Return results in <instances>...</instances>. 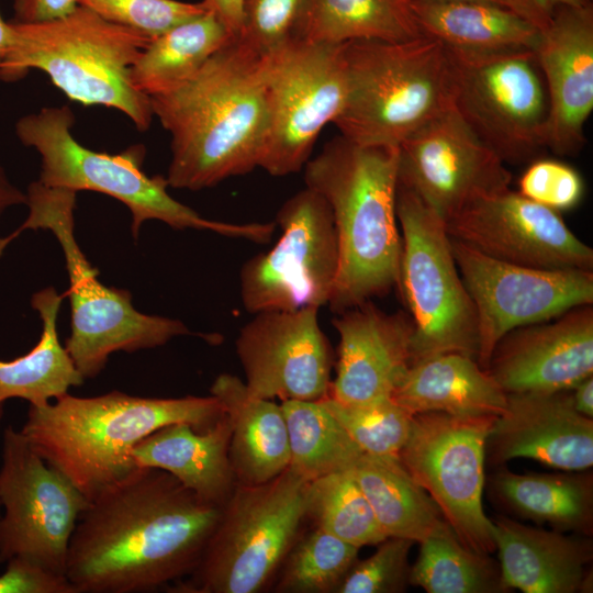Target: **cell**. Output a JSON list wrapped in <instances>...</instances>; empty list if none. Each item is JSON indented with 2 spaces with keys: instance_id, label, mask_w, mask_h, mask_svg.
Instances as JSON below:
<instances>
[{
  "instance_id": "obj_38",
  "label": "cell",
  "mask_w": 593,
  "mask_h": 593,
  "mask_svg": "<svg viewBox=\"0 0 593 593\" xmlns=\"http://www.w3.org/2000/svg\"><path fill=\"white\" fill-rule=\"evenodd\" d=\"M320 401L363 454L399 459L411 430L413 415L392 399L347 404L327 395Z\"/></svg>"
},
{
  "instance_id": "obj_23",
  "label": "cell",
  "mask_w": 593,
  "mask_h": 593,
  "mask_svg": "<svg viewBox=\"0 0 593 593\" xmlns=\"http://www.w3.org/2000/svg\"><path fill=\"white\" fill-rule=\"evenodd\" d=\"M339 336L329 396L347 404L392 399L412 362L414 325L405 313H385L370 301L333 321Z\"/></svg>"
},
{
  "instance_id": "obj_17",
  "label": "cell",
  "mask_w": 593,
  "mask_h": 593,
  "mask_svg": "<svg viewBox=\"0 0 593 593\" xmlns=\"http://www.w3.org/2000/svg\"><path fill=\"white\" fill-rule=\"evenodd\" d=\"M511 181L502 158L454 107L399 145L398 183L445 223L470 202L508 189Z\"/></svg>"
},
{
  "instance_id": "obj_21",
  "label": "cell",
  "mask_w": 593,
  "mask_h": 593,
  "mask_svg": "<svg viewBox=\"0 0 593 593\" xmlns=\"http://www.w3.org/2000/svg\"><path fill=\"white\" fill-rule=\"evenodd\" d=\"M485 450L496 466L529 458L566 471L585 470L593 465V421L575 410L570 390L506 394Z\"/></svg>"
},
{
  "instance_id": "obj_52",
  "label": "cell",
  "mask_w": 593,
  "mask_h": 593,
  "mask_svg": "<svg viewBox=\"0 0 593 593\" xmlns=\"http://www.w3.org/2000/svg\"><path fill=\"white\" fill-rule=\"evenodd\" d=\"M0 516H1V503H0Z\"/></svg>"
},
{
  "instance_id": "obj_28",
  "label": "cell",
  "mask_w": 593,
  "mask_h": 593,
  "mask_svg": "<svg viewBox=\"0 0 593 593\" xmlns=\"http://www.w3.org/2000/svg\"><path fill=\"white\" fill-rule=\"evenodd\" d=\"M422 33L446 48L535 51L540 30L508 8L482 1L410 0Z\"/></svg>"
},
{
  "instance_id": "obj_3",
  "label": "cell",
  "mask_w": 593,
  "mask_h": 593,
  "mask_svg": "<svg viewBox=\"0 0 593 593\" xmlns=\"http://www.w3.org/2000/svg\"><path fill=\"white\" fill-rule=\"evenodd\" d=\"M223 415L212 394L145 398L112 391L79 398L67 393L53 403L30 405L21 432L44 460L92 501L139 468L132 450L149 434L175 423L205 430Z\"/></svg>"
},
{
  "instance_id": "obj_50",
  "label": "cell",
  "mask_w": 593,
  "mask_h": 593,
  "mask_svg": "<svg viewBox=\"0 0 593 593\" xmlns=\"http://www.w3.org/2000/svg\"><path fill=\"white\" fill-rule=\"evenodd\" d=\"M463 1H482L499 4L508 8L513 11V0H463Z\"/></svg>"
},
{
  "instance_id": "obj_7",
  "label": "cell",
  "mask_w": 593,
  "mask_h": 593,
  "mask_svg": "<svg viewBox=\"0 0 593 593\" xmlns=\"http://www.w3.org/2000/svg\"><path fill=\"white\" fill-rule=\"evenodd\" d=\"M29 214L10 235L0 238V257L7 246L26 230H48L65 257L70 301V336L65 348L85 379L97 377L115 351L133 353L165 345L190 331L178 320L138 312L127 290L107 287L98 279L75 236L77 192L53 188L38 180L26 190Z\"/></svg>"
},
{
  "instance_id": "obj_36",
  "label": "cell",
  "mask_w": 593,
  "mask_h": 593,
  "mask_svg": "<svg viewBox=\"0 0 593 593\" xmlns=\"http://www.w3.org/2000/svg\"><path fill=\"white\" fill-rule=\"evenodd\" d=\"M306 518L317 527L358 548L388 538L350 470L309 482Z\"/></svg>"
},
{
  "instance_id": "obj_35",
  "label": "cell",
  "mask_w": 593,
  "mask_h": 593,
  "mask_svg": "<svg viewBox=\"0 0 593 593\" xmlns=\"http://www.w3.org/2000/svg\"><path fill=\"white\" fill-rule=\"evenodd\" d=\"M410 583L428 593H503L499 562L466 547L448 525L419 542Z\"/></svg>"
},
{
  "instance_id": "obj_16",
  "label": "cell",
  "mask_w": 593,
  "mask_h": 593,
  "mask_svg": "<svg viewBox=\"0 0 593 593\" xmlns=\"http://www.w3.org/2000/svg\"><path fill=\"white\" fill-rule=\"evenodd\" d=\"M452 255L477 313L478 363L486 369L508 332L593 304V271L545 269L486 256L450 237Z\"/></svg>"
},
{
  "instance_id": "obj_9",
  "label": "cell",
  "mask_w": 593,
  "mask_h": 593,
  "mask_svg": "<svg viewBox=\"0 0 593 593\" xmlns=\"http://www.w3.org/2000/svg\"><path fill=\"white\" fill-rule=\"evenodd\" d=\"M309 482L288 467L264 483H236L200 562L169 591L258 593L269 589L307 521Z\"/></svg>"
},
{
  "instance_id": "obj_37",
  "label": "cell",
  "mask_w": 593,
  "mask_h": 593,
  "mask_svg": "<svg viewBox=\"0 0 593 593\" xmlns=\"http://www.w3.org/2000/svg\"><path fill=\"white\" fill-rule=\"evenodd\" d=\"M359 549L317 527L303 529L271 588L278 593H336L358 560Z\"/></svg>"
},
{
  "instance_id": "obj_13",
  "label": "cell",
  "mask_w": 593,
  "mask_h": 593,
  "mask_svg": "<svg viewBox=\"0 0 593 593\" xmlns=\"http://www.w3.org/2000/svg\"><path fill=\"white\" fill-rule=\"evenodd\" d=\"M495 418L415 414L399 457L458 539L483 555L495 551L492 521L482 506L486 439Z\"/></svg>"
},
{
  "instance_id": "obj_12",
  "label": "cell",
  "mask_w": 593,
  "mask_h": 593,
  "mask_svg": "<svg viewBox=\"0 0 593 593\" xmlns=\"http://www.w3.org/2000/svg\"><path fill=\"white\" fill-rule=\"evenodd\" d=\"M268 127L259 167L282 177L303 169L347 93L343 44L293 40L266 56Z\"/></svg>"
},
{
  "instance_id": "obj_4",
  "label": "cell",
  "mask_w": 593,
  "mask_h": 593,
  "mask_svg": "<svg viewBox=\"0 0 593 593\" xmlns=\"http://www.w3.org/2000/svg\"><path fill=\"white\" fill-rule=\"evenodd\" d=\"M398 160L399 147L339 135L303 167L305 187L325 199L334 220L339 262L327 304L336 313L399 284Z\"/></svg>"
},
{
  "instance_id": "obj_1",
  "label": "cell",
  "mask_w": 593,
  "mask_h": 593,
  "mask_svg": "<svg viewBox=\"0 0 593 593\" xmlns=\"http://www.w3.org/2000/svg\"><path fill=\"white\" fill-rule=\"evenodd\" d=\"M221 512L171 474L138 468L90 501L71 536L65 574L77 593L168 588L195 569Z\"/></svg>"
},
{
  "instance_id": "obj_14",
  "label": "cell",
  "mask_w": 593,
  "mask_h": 593,
  "mask_svg": "<svg viewBox=\"0 0 593 593\" xmlns=\"http://www.w3.org/2000/svg\"><path fill=\"white\" fill-rule=\"evenodd\" d=\"M0 503V562L20 557L65 574L71 536L90 501L12 426L2 438Z\"/></svg>"
},
{
  "instance_id": "obj_15",
  "label": "cell",
  "mask_w": 593,
  "mask_h": 593,
  "mask_svg": "<svg viewBox=\"0 0 593 593\" xmlns=\"http://www.w3.org/2000/svg\"><path fill=\"white\" fill-rule=\"evenodd\" d=\"M282 234L267 253L240 271V298L253 313L321 307L328 303L338 272V244L332 211L314 190L304 188L279 209Z\"/></svg>"
},
{
  "instance_id": "obj_27",
  "label": "cell",
  "mask_w": 593,
  "mask_h": 593,
  "mask_svg": "<svg viewBox=\"0 0 593 593\" xmlns=\"http://www.w3.org/2000/svg\"><path fill=\"white\" fill-rule=\"evenodd\" d=\"M391 398L412 415L499 416L506 405V393L489 371L459 353L413 362Z\"/></svg>"
},
{
  "instance_id": "obj_8",
  "label": "cell",
  "mask_w": 593,
  "mask_h": 593,
  "mask_svg": "<svg viewBox=\"0 0 593 593\" xmlns=\"http://www.w3.org/2000/svg\"><path fill=\"white\" fill-rule=\"evenodd\" d=\"M74 123L75 115L68 105L48 107L20 118L15 134L24 146L40 154L41 183L76 192L96 191L119 200L131 211L135 238L148 220L177 230L211 231L255 243H267L275 233V222L234 224L201 216L168 193L166 178L148 177L143 171V145L116 155L98 153L76 141L71 134Z\"/></svg>"
},
{
  "instance_id": "obj_46",
  "label": "cell",
  "mask_w": 593,
  "mask_h": 593,
  "mask_svg": "<svg viewBox=\"0 0 593 593\" xmlns=\"http://www.w3.org/2000/svg\"><path fill=\"white\" fill-rule=\"evenodd\" d=\"M215 12L234 36H237L243 18L244 0H203Z\"/></svg>"
},
{
  "instance_id": "obj_11",
  "label": "cell",
  "mask_w": 593,
  "mask_h": 593,
  "mask_svg": "<svg viewBox=\"0 0 593 593\" xmlns=\"http://www.w3.org/2000/svg\"><path fill=\"white\" fill-rule=\"evenodd\" d=\"M446 52L454 109L504 163L547 147L549 99L535 51Z\"/></svg>"
},
{
  "instance_id": "obj_10",
  "label": "cell",
  "mask_w": 593,
  "mask_h": 593,
  "mask_svg": "<svg viewBox=\"0 0 593 593\" xmlns=\"http://www.w3.org/2000/svg\"><path fill=\"white\" fill-rule=\"evenodd\" d=\"M395 208L402 242L398 288L414 325L411 365L444 353L477 359V313L445 222L399 183Z\"/></svg>"
},
{
  "instance_id": "obj_42",
  "label": "cell",
  "mask_w": 593,
  "mask_h": 593,
  "mask_svg": "<svg viewBox=\"0 0 593 593\" xmlns=\"http://www.w3.org/2000/svg\"><path fill=\"white\" fill-rule=\"evenodd\" d=\"M517 192L560 213L581 202L584 181L580 172L566 163L535 159L521 176Z\"/></svg>"
},
{
  "instance_id": "obj_40",
  "label": "cell",
  "mask_w": 593,
  "mask_h": 593,
  "mask_svg": "<svg viewBox=\"0 0 593 593\" xmlns=\"http://www.w3.org/2000/svg\"><path fill=\"white\" fill-rule=\"evenodd\" d=\"M415 542L388 537L367 559L357 560L336 593H400L411 584L409 555Z\"/></svg>"
},
{
  "instance_id": "obj_39",
  "label": "cell",
  "mask_w": 593,
  "mask_h": 593,
  "mask_svg": "<svg viewBox=\"0 0 593 593\" xmlns=\"http://www.w3.org/2000/svg\"><path fill=\"white\" fill-rule=\"evenodd\" d=\"M79 4L152 40L210 9L203 0H79Z\"/></svg>"
},
{
  "instance_id": "obj_25",
  "label": "cell",
  "mask_w": 593,
  "mask_h": 593,
  "mask_svg": "<svg viewBox=\"0 0 593 593\" xmlns=\"http://www.w3.org/2000/svg\"><path fill=\"white\" fill-rule=\"evenodd\" d=\"M231 435L225 413L205 430L188 423L169 424L138 441L132 458L137 467L163 470L202 501L223 506L236 485L228 452Z\"/></svg>"
},
{
  "instance_id": "obj_32",
  "label": "cell",
  "mask_w": 593,
  "mask_h": 593,
  "mask_svg": "<svg viewBox=\"0 0 593 593\" xmlns=\"http://www.w3.org/2000/svg\"><path fill=\"white\" fill-rule=\"evenodd\" d=\"M388 537L421 542L447 524L399 459L362 454L349 469Z\"/></svg>"
},
{
  "instance_id": "obj_44",
  "label": "cell",
  "mask_w": 593,
  "mask_h": 593,
  "mask_svg": "<svg viewBox=\"0 0 593 593\" xmlns=\"http://www.w3.org/2000/svg\"><path fill=\"white\" fill-rule=\"evenodd\" d=\"M79 0H13V18L18 24H36L69 15Z\"/></svg>"
},
{
  "instance_id": "obj_2",
  "label": "cell",
  "mask_w": 593,
  "mask_h": 593,
  "mask_svg": "<svg viewBox=\"0 0 593 593\" xmlns=\"http://www.w3.org/2000/svg\"><path fill=\"white\" fill-rule=\"evenodd\" d=\"M266 56L233 37L191 80L150 97L171 136L168 186L198 191L259 167L268 127Z\"/></svg>"
},
{
  "instance_id": "obj_43",
  "label": "cell",
  "mask_w": 593,
  "mask_h": 593,
  "mask_svg": "<svg viewBox=\"0 0 593 593\" xmlns=\"http://www.w3.org/2000/svg\"><path fill=\"white\" fill-rule=\"evenodd\" d=\"M0 574V593H77L65 574L25 558L14 557Z\"/></svg>"
},
{
  "instance_id": "obj_18",
  "label": "cell",
  "mask_w": 593,
  "mask_h": 593,
  "mask_svg": "<svg viewBox=\"0 0 593 593\" xmlns=\"http://www.w3.org/2000/svg\"><path fill=\"white\" fill-rule=\"evenodd\" d=\"M445 224L451 238L495 259L545 269H593V249L559 212L510 188L470 202Z\"/></svg>"
},
{
  "instance_id": "obj_6",
  "label": "cell",
  "mask_w": 593,
  "mask_h": 593,
  "mask_svg": "<svg viewBox=\"0 0 593 593\" xmlns=\"http://www.w3.org/2000/svg\"><path fill=\"white\" fill-rule=\"evenodd\" d=\"M344 57L347 93L333 123L356 144L399 147L452 107L449 58L433 37L350 41Z\"/></svg>"
},
{
  "instance_id": "obj_5",
  "label": "cell",
  "mask_w": 593,
  "mask_h": 593,
  "mask_svg": "<svg viewBox=\"0 0 593 593\" xmlns=\"http://www.w3.org/2000/svg\"><path fill=\"white\" fill-rule=\"evenodd\" d=\"M11 23L15 44L0 68V80L13 82L38 69L69 100L116 109L138 131L148 130L150 97L133 87L130 74L152 38L81 4L58 20Z\"/></svg>"
},
{
  "instance_id": "obj_51",
  "label": "cell",
  "mask_w": 593,
  "mask_h": 593,
  "mask_svg": "<svg viewBox=\"0 0 593 593\" xmlns=\"http://www.w3.org/2000/svg\"><path fill=\"white\" fill-rule=\"evenodd\" d=\"M2 415H3V403H0V421L2 418Z\"/></svg>"
},
{
  "instance_id": "obj_34",
  "label": "cell",
  "mask_w": 593,
  "mask_h": 593,
  "mask_svg": "<svg viewBox=\"0 0 593 593\" xmlns=\"http://www.w3.org/2000/svg\"><path fill=\"white\" fill-rule=\"evenodd\" d=\"M289 436V468L307 481L349 470L363 451L320 400L280 403Z\"/></svg>"
},
{
  "instance_id": "obj_33",
  "label": "cell",
  "mask_w": 593,
  "mask_h": 593,
  "mask_svg": "<svg viewBox=\"0 0 593 593\" xmlns=\"http://www.w3.org/2000/svg\"><path fill=\"white\" fill-rule=\"evenodd\" d=\"M423 35L410 0H306L296 40L343 44L405 42Z\"/></svg>"
},
{
  "instance_id": "obj_22",
  "label": "cell",
  "mask_w": 593,
  "mask_h": 593,
  "mask_svg": "<svg viewBox=\"0 0 593 593\" xmlns=\"http://www.w3.org/2000/svg\"><path fill=\"white\" fill-rule=\"evenodd\" d=\"M535 55L549 99L547 147L574 155L593 110V5L557 8Z\"/></svg>"
},
{
  "instance_id": "obj_45",
  "label": "cell",
  "mask_w": 593,
  "mask_h": 593,
  "mask_svg": "<svg viewBox=\"0 0 593 593\" xmlns=\"http://www.w3.org/2000/svg\"><path fill=\"white\" fill-rule=\"evenodd\" d=\"M590 4L592 0H513V11L541 31L547 26L557 8Z\"/></svg>"
},
{
  "instance_id": "obj_26",
  "label": "cell",
  "mask_w": 593,
  "mask_h": 593,
  "mask_svg": "<svg viewBox=\"0 0 593 593\" xmlns=\"http://www.w3.org/2000/svg\"><path fill=\"white\" fill-rule=\"evenodd\" d=\"M210 394L231 421L228 452L236 483H264L289 467V436L280 404L253 394L231 373L219 374Z\"/></svg>"
},
{
  "instance_id": "obj_29",
  "label": "cell",
  "mask_w": 593,
  "mask_h": 593,
  "mask_svg": "<svg viewBox=\"0 0 593 593\" xmlns=\"http://www.w3.org/2000/svg\"><path fill=\"white\" fill-rule=\"evenodd\" d=\"M490 484L494 500L516 516L563 533L592 532L591 473H515L499 468Z\"/></svg>"
},
{
  "instance_id": "obj_49",
  "label": "cell",
  "mask_w": 593,
  "mask_h": 593,
  "mask_svg": "<svg viewBox=\"0 0 593 593\" xmlns=\"http://www.w3.org/2000/svg\"><path fill=\"white\" fill-rule=\"evenodd\" d=\"M15 44V32L10 21H4L0 12V68L11 54Z\"/></svg>"
},
{
  "instance_id": "obj_30",
  "label": "cell",
  "mask_w": 593,
  "mask_h": 593,
  "mask_svg": "<svg viewBox=\"0 0 593 593\" xmlns=\"http://www.w3.org/2000/svg\"><path fill=\"white\" fill-rule=\"evenodd\" d=\"M64 298L53 287L32 295L31 305L41 317L42 334L25 355L0 360V403L18 398L42 406L85 382L58 337L57 318Z\"/></svg>"
},
{
  "instance_id": "obj_20",
  "label": "cell",
  "mask_w": 593,
  "mask_h": 593,
  "mask_svg": "<svg viewBox=\"0 0 593 593\" xmlns=\"http://www.w3.org/2000/svg\"><path fill=\"white\" fill-rule=\"evenodd\" d=\"M486 370L506 394L571 390L593 373L592 304L508 332Z\"/></svg>"
},
{
  "instance_id": "obj_19",
  "label": "cell",
  "mask_w": 593,
  "mask_h": 593,
  "mask_svg": "<svg viewBox=\"0 0 593 593\" xmlns=\"http://www.w3.org/2000/svg\"><path fill=\"white\" fill-rule=\"evenodd\" d=\"M235 348L245 384L259 398L317 401L329 394L334 357L318 307L256 313Z\"/></svg>"
},
{
  "instance_id": "obj_24",
  "label": "cell",
  "mask_w": 593,
  "mask_h": 593,
  "mask_svg": "<svg viewBox=\"0 0 593 593\" xmlns=\"http://www.w3.org/2000/svg\"><path fill=\"white\" fill-rule=\"evenodd\" d=\"M492 521L505 588L525 593H574L588 586L592 542L580 535L524 525L505 516Z\"/></svg>"
},
{
  "instance_id": "obj_48",
  "label": "cell",
  "mask_w": 593,
  "mask_h": 593,
  "mask_svg": "<svg viewBox=\"0 0 593 593\" xmlns=\"http://www.w3.org/2000/svg\"><path fill=\"white\" fill-rule=\"evenodd\" d=\"M25 203L26 193L11 182L3 167L0 165V220L3 213L11 206Z\"/></svg>"
},
{
  "instance_id": "obj_41",
  "label": "cell",
  "mask_w": 593,
  "mask_h": 593,
  "mask_svg": "<svg viewBox=\"0 0 593 593\" xmlns=\"http://www.w3.org/2000/svg\"><path fill=\"white\" fill-rule=\"evenodd\" d=\"M306 0H244L237 37L260 54H270L296 40Z\"/></svg>"
},
{
  "instance_id": "obj_31",
  "label": "cell",
  "mask_w": 593,
  "mask_h": 593,
  "mask_svg": "<svg viewBox=\"0 0 593 593\" xmlns=\"http://www.w3.org/2000/svg\"><path fill=\"white\" fill-rule=\"evenodd\" d=\"M235 37L211 9L153 38L131 69L133 87L152 97L191 80Z\"/></svg>"
},
{
  "instance_id": "obj_47",
  "label": "cell",
  "mask_w": 593,
  "mask_h": 593,
  "mask_svg": "<svg viewBox=\"0 0 593 593\" xmlns=\"http://www.w3.org/2000/svg\"><path fill=\"white\" fill-rule=\"evenodd\" d=\"M572 402L575 410L586 417H593V377L590 376L571 390Z\"/></svg>"
}]
</instances>
